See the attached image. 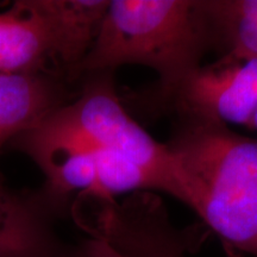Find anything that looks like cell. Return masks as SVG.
<instances>
[{"label":"cell","instance_id":"6da1fadb","mask_svg":"<svg viewBox=\"0 0 257 257\" xmlns=\"http://www.w3.org/2000/svg\"><path fill=\"white\" fill-rule=\"evenodd\" d=\"M180 199L231 252L257 257V138L218 121L176 119L167 143Z\"/></svg>","mask_w":257,"mask_h":257},{"label":"cell","instance_id":"7a4b0ae2","mask_svg":"<svg viewBox=\"0 0 257 257\" xmlns=\"http://www.w3.org/2000/svg\"><path fill=\"white\" fill-rule=\"evenodd\" d=\"M212 49L201 0H110L91 49L73 74L142 66L159 75L156 91L174 86Z\"/></svg>","mask_w":257,"mask_h":257},{"label":"cell","instance_id":"3957f363","mask_svg":"<svg viewBox=\"0 0 257 257\" xmlns=\"http://www.w3.org/2000/svg\"><path fill=\"white\" fill-rule=\"evenodd\" d=\"M76 100L61 108V113L95 147L114 150L150 174L157 191L180 199L175 162L167 144L150 136L131 115L118 95L114 73L86 74Z\"/></svg>","mask_w":257,"mask_h":257},{"label":"cell","instance_id":"277c9868","mask_svg":"<svg viewBox=\"0 0 257 257\" xmlns=\"http://www.w3.org/2000/svg\"><path fill=\"white\" fill-rule=\"evenodd\" d=\"M152 99L168 106L176 119L250 128L257 111V57L224 54L214 62L200 64L170 88L154 89Z\"/></svg>","mask_w":257,"mask_h":257},{"label":"cell","instance_id":"5b68a950","mask_svg":"<svg viewBox=\"0 0 257 257\" xmlns=\"http://www.w3.org/2000/svg\"><path fill=\"white\" fill-rule=\"evenodd\" d=\"M41 19L54 66L70 78L94 43L110 0H27Z\"/></svg>","mask_w":257,"mask_h":257},{"label":"cell","instance_id":"8992f818","mask_svg":"<svg viewBox=\"0 0 257 257\" xmlns=\"http://www.w3.org/2000/svg\"><path fill=\"white\" fill-rule=\"evenodd\" d=\"M69 99L54 73L0 74V150L68 105Z\"/></svg>","mask_w":257,"mask_h":257},{"label":"cell","instance_id":"52a82bcc","mask_svg":"<svg viewBox=\"0 0 257 257\" xmlns=\"http://www.w3.org/2000/svg\"><path fill=\"white\" fill-rule=\"evenodd\" d=\"M55 207L48 198L30 201L0 185V257H78L54 230Z\"/></svg>","mask_w":257,"mask_h":257},{"label":"cell","instance_id":"ba28073f","mask_svg":"<svg viewBox=\"0 0 257 257\" xmlns=\"http://www.w3.org/2000/svg\"><path fill=\"white\" fill-rule=\"evenodd\" d=\"M49 44L41 19L27 0L0 14V74L51 73Z\"/></svg>","mask_w":257,"mask_h":257},{"label":"cell","instance_id":"9c48e42d","mask_svg":"<svg viewBox=\"0 0 257 257\" xmlns=\"http://www.w3.org/2000/svg\"><path fill=\"white\" fill-rule=\"evenodd\" d=\"M212 48L257 57V0H201Z\"/></svg>","mask_w":257,"mask_h":257},{"label":"cell","instance_id":"30bf717a","mask_svg":"<svg viewBox=\"0 0 257 257\" xmlns=\"http://www.w3.org/2000/svg\"><path fill=\"white\" fill-rule=\"evenodd\" d=\"M96 169L94 194L113 198L120 193L157 191L154 179L136 162L114 150L95 147L93 149Z\"/></svg>","mask_w":257,"mask_h":257},{"label":"cell","instance_id":"8fae6325","mask_svg":"<svg viewBox=\"0 0 257 257\" xmlns=\"http://www.w3.org/2000/svg\"><path fill=\"white\" fill-rule=\"evenodd\" d=\"M79 257H125L105 240L91 237L78 249Z\"/></svg>","mask_w":257,"mask_h":257},{"label":"cell","instance_id":"7c38bea8","mask_svg":"<svg viewBox=\"0 0 257 257\" xmlns=\"http://www.w3.org/2000/svg\"><path fill=\"white\" fill-rule=\"evenodd\" d=\"M250 128H251V130H256L257 131V111H256L255 115H253L251 125H250Z\"/></svg>","mask_w":257,"mask_h":257}]
</instances>
